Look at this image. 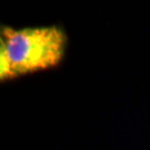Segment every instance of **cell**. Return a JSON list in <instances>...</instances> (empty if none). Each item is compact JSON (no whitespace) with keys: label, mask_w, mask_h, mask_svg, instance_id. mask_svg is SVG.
I'll use <instances>...</instances> for the list:
<instances>
[{"label":"cell","mask_w":150,"mask_h":150,"mask_svg":"<svg viewBox=\"0 0 150 150\" xmlns=\"http://www.w3.org/2000/svg\"><path fill=\"white\" fill-rule=\"evenodd\" d=\"M0 40L1 81L57 66L67 45L64 31L56 26L2 27Z\"/></svg>","instance_id":"obj_1"}]
</instances>
